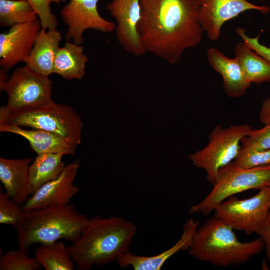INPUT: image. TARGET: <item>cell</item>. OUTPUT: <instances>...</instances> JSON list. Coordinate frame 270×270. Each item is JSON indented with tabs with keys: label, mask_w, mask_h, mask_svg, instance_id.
<instances>
[{
	"label": "cell",
	"mask_w": 270,
	"mask_h": 270,
	"mask_svg": "<svg viewBox=\"0 0 270 270\" xmlns=\"http://www.w3.org/2000/svg\"><path fill=\"white\" fill-rule=\"evenodd\" d=\"M32 6L39 18L42 28L46 30H55L58 22L56 16L52 12V3L60 5L66 0H26Z\"/></svg>",
	"instance_id": "obj_26"
},
{
	"label": "cell",
	"mask_w": 270,
	"mask_h": 270,
	"mask_svg": "<svg viewBox=\"0 0 270 270\" xmlns=\"http://www.w3.org/2000/svg\"><path fill=\"white\" fill-rule=\"evenodd\" d=\"M270 184V164L242 168L232 162L218 172L210 192L190 207L189 213L207 216L230 197L250 190H260Z\"/></svg>",
	"instance_id": "obj_6"
},
{
	"label": "cell",
	"mask_w": 270,
	"mask_h": 270,
	"mask_svg": "<svg viewBox=\"0 0 270 270\" xmlns=\"http://www.w3.org/2000/svg\"><path fill=\"white\" fill-rule=\"evenodd\" d=\"M234 53L235 58L251 84L270 82V63L266 60L244 41L236 44Z\"/></svg>",
	"instance_id": "obj_21"
},
{
	"label": "cell",
	"mask_w": 270,
	"mask_h": 270,
	"mask_svg": "<svg viewBox=\"0 0 270 270\" xmlns=\"http://www.w3.org/2000/svg\"><path fill=\"white\" fill-rule=\"evenodd\" d=\"M141 0H112L107 10L116 21V34L118 42L128 53L140 56L146 52L136 30L140 16Z\"/></svg>",
	"instance_id": "obj_14"
},
{
	"label": "cell",
	"mask_w": 270,
	"mask_h": 270,
	"mask_svg": "<svg viewBox=\"0 0 270 270\" xmlns=\"http://www.w3.org/2000/svg\"><path fill=\"white\" fill-rule=\"evenodd\" d=\"M242 148L255 151L270 150V124L260 129L252 130L242 140Z\"/></svg>",
	"instance_id": "obj_28"
},
{
	"label": "cell",
	"mask_w": 270,
	"mask_h": 270,
	"mask_svg": "<svg viewBox=\"0 0 270 270\" xmlns=\"http://www.w3.org/2000/svg\"><path fill=\"white\" fill-rule=\"evenodd\" d=\"M268 186L270 188V184H269Z\"/></svg>",
	"instance_id": "obj_34"
},
{
	"label": "cell",
	"mask_w": 270,
	"mask_h": 270,
	"mask_svg": "<svg viewBox=\"0 0 270 270\" xmlns=\"http://www.w3.org/2000/svg\"><path fill=\"white\" fill-rule=\"evenodd\" d=\"M136 230L133 222L122 218L96 216L90 219L80 238L68 247V252L78 270L104 266L117 262L130 250Z\"/></svg>",
	"instance_id": "obj_2"
},
{
	"label": "cell",
	"mask_w": 270,
	"mask_h": 270,
	"mask_svg": "<svg viewBox=\"0 0 270 270\" xmlns=\"http://www.w3.org/2000/svg\"><path fill=\"white\" fill-rule=\"evenodd\" d=\"M28 252L18 248L9 250L0 259V270H36L41 266L36 258H30Z\"/></svg>",
	"instance_id": "obj_25"
},
{
	"label": "cell",
	"mask_w": 270,
	"mask_h": 270,
	"mask_svg": "<svg viewBox=\"0 0 270 270\" xmlns=\"http://www.w3.org/2000/svg\"><path fill=\"white\" fill-rule=\"evenodd\" d=\"M7 71L2 69L0 71V84H2L8 80Z\"/></svg>",
	"instance_id": "obj_33"
},
{
	"label": "cell",
	"mask_w": 270,
	"mask_h": 270,
	"mask_svg": "<svg viewBox=\"0 0 270 270\" xmlns=\"http://www.w3.org/2000/svg\"><path fill=\"white\" fill-rule=\"evenodd\" d=\"M260 120L264 125L270 124V98L265 100L261 106Z\"/></svg>",
	"instance_id": "obj_32"
},
{
	"label": "cell",
	"mask_w": 270,
	"mask_h": 270,
	"mask_svg": "<svg viewBox=\"0 0 270 270\" xmlns=\"http://www.w3.org/2000/svg\"><path fill=\"white\" fill-rule=\"evenodd\" d=\"M38 18V15L26 0H0V24L12 27Z\"/></svg>",
	"instance_id": "obj_24"
},
{
	"label": "cell",
	"mask_w": 270,
	"mask_h": 270,
	"mask_svg": "<svg viewBox=\"0 0 270 270\" xmlns=\"http://www.w3.org/2000/svg\"><path fill=\"white\" fill-rule=\"evenodd\" d=\"M100 0H70L60 12L62 19L68 26L66 40L82 45L84 34L88 30L103 33L114 32L116 24L103 18L98 9Z\"/></svg>",
	"instance_id": "obj_10"
},
{
	"label": "cell",
	"mask_w": 270,
	"mask_h": 270,
	"mask_svg": "<svg viewBox=\"0 0 270 270\" xmlns=\"http://www.w3.org/2000/svg\"><path fill=\"white\" fill-rule=\"evenodd\" d=\"M52 83L48 76L36 72L27 65L15 70L0 90L8 96L7 104L2 107L8 111H16L46 104L52 99Z\"/></svg>",
	"instance_id": "obj_8"
},
{
	"label": "cell",
	"mask_w": 270,
	"mask_h": 270,
	"mask_svg": "<svg viewBox=\"0 0 270 270\" xmlns=\"http://www.w3.org/2000/svg\"><path fill=\"white\" fill-rule=\"evenodd\" d=\"M32 158H0V180L6 192L18 205L24 204L32 195L29 168Z\"/></svg>",
	"instance_id": "obj_16"
},
{
	"label": "cell",
	"mask_w": 270,
	"mask_h": 270,
	"mask_svg": "<svg viewBox=\"0 0 270 270\" xmlns=\"http://www.w3.org/2000/svg\"><path fill=\"white\" fill-rule=\"evenodd\" d=\"M35 258L46 270L74 269V263L62 242L41 244L36 250Z\"/></svg>",
	"instance_id": "obj_23"
},
{
	"label": "cell",
	"mask_w": 270,
	"mask_h": 270,
	"mask_svg": "<svg viewBox=\"0 0 270 270\" xmlns=\"http://www.w3.org/2000/svg\"><path fill=\"white\" fill-rule=\"evenodd\" d=\"M64 154L48 153L39 154L31 164L29 178L32 195L40 187L56 179L65 167L62 161Z\"/></svg>",
	"instance_id": "obj_22"
},
{
	"label": "cell",
	"mask_w": 270,
	"mask_h": 270,
	"mask_svg": "<svg viewBox=\"0 0 270 270\" xmlns=\"http://www.w3.org/2000/svg\"><path fill=\"white\" fill-rule=\"evenodd\" d=\"M88 62L83 46L66 42L63 47L60 48L56 55L54 74L68 80H82Z\"/></svg>",
	"instance_id": "obj_20"
},
{
	"label": "cell",
	"mask_w": 270,
	"mask_h": 270,
	"mask_svg": "<svg viewBox=\"0 0 270 270\" xmlns=\"http://www.w3.org/2000/svg\"><path fill=\"white\" fill-rule=\"evenodd\" d=\"M252 130L246 124L228 128L217 126L210 134L208 144L188 158L194 166L206 171L208 181L213 186L219 171L238 158L242 140Z\"/></svg>",
	"instance_id": "obj_7"
},
{
	"label": "cell",
	"mask_w": 270,
	"mask_h": 270,
	"mask_svg": "<svg viewBox=\"0 0 270 270\" xmlns=\"http://www.w3.org/2000/svg\"><path fill=\"white\" fill-rule=\"evenodd\" d=\"M200 23L212 41L219 40L223 25L240 14L255 10L267 14L270 8L266 6H257L246 0H198Z\"/></svg>",
	"instance_id": "obj_11"
},
{
	"label": "cell",
	"mask_w": 270,
	"mask_h": 270,
	"mask_svg": "<svg viewBox=\"0 0 270 270\" xmlns=\"http://www.w3.org/2000/svg\"><path fill=\"white\" fill-rule=\"evenodd\" d=\"M200 8L198 0H141L136 30L146 52L178 63L186 49L202 40Z\"/></svg>",
	"instance_id": "obj_1"
},
{
	"label": "cell",
	"mask_w": 270,
	"mask_h": 270,
	"mask_svg": "<svg viewBox=\"0 0 270 270\" xmlns=\"http://www.w3.org/2000/svg\"><path fill=\"white\" fill-rule=\"evenodd\" d=\"M238 167L250 168L270 164V150L255 151L244 148L234 162Z\"/></svg>",
	"instance_id": "obj_27"
},
{
	"label": "cell",
	"mask_w": 270,
	"mask_h": 270,
	"mask_svg": "<svg viewBox=\"0 0 270 270\" xmlns=\"http://www.w3.org/2000/svg\"><path fill=\"white\" fill-rule=\"evenodd\" d=\"M51 132L78 146L82 142L83 124L70 106L51 103L16 111L0 108V124Z\"/></svg>",
	"instance_id": "obj_5"
},
{
	"label": "cell",
	"mask_w": 270,
	"mask_h": 270,
	"mask_svg": "<svg viewBox=\"0 0 270 270\" xmlns=\"http://www.w3.org/2000/svg\"><path fill=\"white\" fill-rule=\"evenodd\" d=\"M80 166L78 160L66 166L54 180L40 187L21 208L23 212L51 206H65L79 192L74 184Z\"/></svg>",
	"instance_id": "obj_12"
},
{
	"label": "cell",
	"mask_w": 270,
	"mask_h": 270,
	"mask_svg": "<svg viewBox=\"0 0 270 270\" xmlns=\"http://www.w3.org/2000/svg\"><path fill=\"white\" fill-rule=\"evenodd\" d=\"M38 18L11 27L0 34V66L8 71L19 62L26 63L42 30Z\"/></svg>",
	"instance_id": "obj_13"
},
{
	"label": "cell",
	"mask_w": 270,
	"mask_h": 270,
	"mask_svg": "<svg viewBox=\"0 0 270 270\" xmlns=\"http://www.w3.org/2000/svg\"><path fill=\"white\" fill-rule=\"evenodd\" d=\"M62 39L56 29L42 28L26 63L32 70L48 76L54 74V62Z\"/></svg>",
	"instance_id": "obj_19"
},
{
	"label": "cell",
	"mask_w": 270,
	"mask_h": 270,
	"mask_svg": "<svg viewBox=\"0 0 270 270\" xmlns=\"http://www.w3.org/2000/svg\"><path fill=\"white\" fill-rule=\"evenodd\" d=\"M234 230L214 216L199 226L188 254L194 258L222 268L244 264L264 250L260 237L249 242H242Z\"/></svg>",
	"instance_id": "obj_4"
},
{
	"label": "cell",
	"mask_w": 270,
	"mask_h": 270,
	"mask_svg": "<svg viewBox=\"0 0 270 270\" xmlns=\"http://www.w3.org/2000/svg\"><path fill=\"white\" fill-rule=\"evenodd\" d=\"M236 32L242 39L243 41L252 49L264 58L270 63V48L260 43L259 40L260 35H258L254 38H250L246 35V30L240 28H237Z\"/></svg>",
	"instance_id": "obj_30"
},
{
	"label": "cell",
	"mask_w": 270,
	"mask_h": 270,
	"mask_svg": "<svg viewBox=\"0 0 270 270\" xmlns=\"http://www.w3.org/2000/svg\"><path fill=\"white\" fill-rule=\"evenodd\" d=\"M90 221L72 204L34 210L23 214L14 226L18 248L28 253L30 246L61 240L72 244L80 237Z\"/></svg>",
	"instance_id": "obj_3"
},
{
	"label": "cell",
	"mask_w": 270,
	"mask_h": 270,
	"mask_svg": "<svg viewBox=\"0 0 270 270\" xmlns=\"http://www.w3.org/2000/svg\"><path fill=\"white\" fill-rule=\"evenodd\" d=\"M258 234L264 243L266 256L270 261V210Z\"/></svg>",
	"instance_id": "obj_31"
},
{
	"label": "cell",
	"mask_w": 270,
	"mask_h": 270,
	"mask_svg": "<svg viewBox=\"0 0 270 270\" xmlns=\"http://www.w3.org/2000/svg\"><path fill=\"white\" fill-rule=\"evenodd\" d=\"M0 132L24 138L28 142L37 154L54 153L74 156L76 154V146L48 132L2 123L0 124Z\"/></svg>",
	"instance_id": "obj_18"
},
{
	"label": "cell",
	"mask_w": 270,
	"mask_h": 270,
	"mask_svg": "<svg viewBox=\"0 0 270 270\" xmlns=\"http://www.w3.org/2000/svg\"><path fill=\"white\" fill-rule=\"evenodd\" d=\"M5 192H0V224L14 226L21 218L23 212Z\"/></svg>",
	"instance_id": "obj_29"
},
{
	"label": "cell",
	"mask_w": 270,
	"mask_h": 270,
	"mask_svg": "<svg viewBox=\"0 0 270 270\" xmlns=\"http://www.w3.org/2000/svg\"><path fill=\"white\" fill-rule=\"evenodd\" d=\"M270 210V188L268 186L249 198L239 200L234 196L218 205L214 216L234 230L246 234H259Z\"/></svg>",
	"instance_id": "obj_9"
},
{
	"label": "cell",
	"mask_w": 270,
	"mask_h": 270,
	"mask_svg": "<svg viewBox=\"0 0 270 270\" xmlns=\"http://www.w3.org/2000/svg\"><path fill=\"white\" fill-rule=\"evenodd\" d=\"M206 56L210 66L222 76L226 94L232 98L244 96L252 84L246 78L236 59L227 57L216 48H209Z\"/></svg>",
	"instance_id": "obj_17"
},
{
	"label": "cell",
	"mask_w": 270,
	"mask_h": 270,
	"mask_svg": "<svg viewBox=\"0 0 270 270\" xmlns=\"http://www.w3.org/2000/svg\"><path fill=\"white\" fill-rule=\"evenodd\" d=\"M199 226L198 220L190 218L184 224L180 238L168 250L154 256H138L128 250L118 260V266L120 268L131 266L135 270H160L172 256L188 250Z\"/></svg>",
	"instance_id": "obj_15"
}]
</instances>
